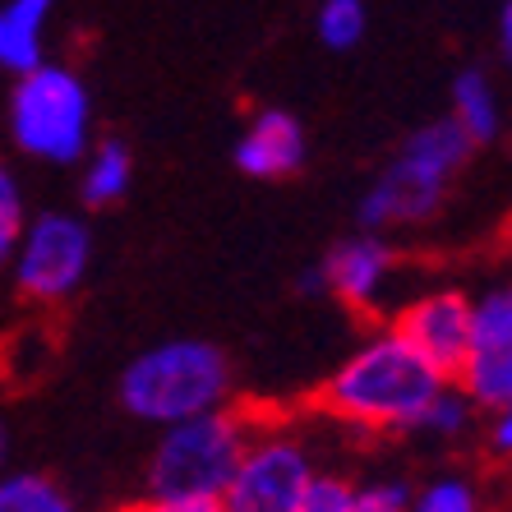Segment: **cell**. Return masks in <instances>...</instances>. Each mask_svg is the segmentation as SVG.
Masks as SVG:
<instances>
[{"instance_id": "cell-1", "label": "cell", "mask_w": 512, "mask_h": 512, "mask_svg": "<svg viewBox=\"0 0 512 512\" xmlns=\"http://www.w3.org/2000/svg\"><path fill=\"white\" fill-rule=\"evenodd\" d=\"M448 374H439L393 323H374L319 388V411L356 434H416L425 406Z\"/></svg>"}, {"instance_id": "cell-2", "label": "cell", "mask_w": 512, "mask_h": 512, "mask_svg": "<svg viewBox=\"0 0 512 512\" xmlns=\"http://www.w3.org/2000/svg\"><path fill=\"white\" fill-rule=\"evenodd\" d=\"M471 153H476L471 139L448 116L420 125L402 143V153L365 190V199L356 208L360 231L388 236V231H402V227H425L429 217L443 208V199H448V190L462 176Z\"/></svg>"}, {"instance_id": "cell-3", "label": "cell", "mask_w": 512, "mask_h": 512, "mask_svg": "<svg viewBox=\"0 0 512 512\" xmlns=\"http://www.w3.org/2000/svg\"><path fill=\"white\" fill-rule=\"evenodd\" d=\"M231 388H236L231 360L213 342L171 337V342H157L148 351H139L120 370L116 393H120V406L134 420L162 429V425H176V420L199 416V411H213V406H227Z\"/></svg>"}, {"instance_id": "cell-4", "label": "cell", "mask_w": 512, "mask_h": 512, "mask_svg": "<svg viewBox=\"0 0 512 512\" xmlns=\"http://www.w3.org/2000/svg\"><path fill=\"white\" fill-rule=\"evenodd\" d=\"M5 130L33 162L74 167L93 148V93L84 74L60 60H42L28 74H14Z\"/></svg>"}, {"instance_id": "cell-5", "label": "cell", "mask_w": 512, "mask_h": 512, "mask_svg": "<svg viewBox=\"0 0 512 512\" xmlns=\"http://www.w3.org/2000/svg\"><path fill=\"white\" fill-rule=\"evenodd\" d=\"M259 416L245 406H213L190 420L162 425L153 457H148V494H180V499H217L236 471Z\"/></svg>"}, {"instance_id": "cell-6", "label": "cell", "mask_w": 512, "mask_h": 512, "mask_svg": "<svg viewBox=\"0 0 512 512\" xmlns=\"http://www.w3.org/2000/svg\"><path fill=\"white\" fill-rule=\"evenodd\" d=\"M88 268H93V227L84 222V213L70 208L28 213L10 259L19 296L33 305H65L88 282Z\"/></svg>"}, {"instance_id": "cell-7", "label": "cell", "mask_w": 512, "mask_h": 512, "mask_svg": "<svg viewBox=\"0 0 512 512\" xmlns=\"http://www.w3.org/2000/svg\"><path fill=\"white\" fill-rule=\"evenodd\" d=\"M319 457L305 434L282 425H254L227 489L217 494L222 512H300V499L310 489Z\"/></svg>"}, {"instance_id": "cell-8", "label": "cell", "mask_w": 512, "mask_h": 512, "mask_svg": "<svg viewBox=\"0 0 512 512\" xmlns=\"http://www.w3.org/2000/svg\"><path fill=\"white\" fill-rule=\"evenodd\" d=\"M397 273H402V263H397V250L388 245V236L356 231V236L337 240L333 250L300 277V286L314 291V296L342 300L351 314L379 323L388 314V305H393Z\"/></svg>"}, {"instance_id": "cell-9", "label": "cell", "mask_w": 512, "mask_h": 512, "mask_svg": "<svg viewBox=\"0 0 512 512\" xmlns=\"http://www.w3.org/2000/svg\"><path fill=\"white\" fill-rule=\"evenodd\" d=\"M453 383L471 397L480 416L485 411H512V291L489 286L471 296V328H466L462 360Z\"/></svg>"}, {"instance_id": "cell-10", "label": "cell", "mask_w": 512, "mask_h": 512, "mask_svg": "<svg viewBox=\"0 0 512 512\" xmlns=\"http://www.w3.org/2000/svg\"><path fill=\"white\" fill-rule=\"evenodd\" d=\"M388 323L402 333V342L416 346L434 370L453 379L466 346V328H471V291H462V286H429L420 296H406Z\"/></svg>"}, {"instance_id": "cell-11", "label": "cell", "mask_w": 512, "mask_h": 512, "mask_svg": "<svg viewBox=\"0 0 512 512\" xmlns=\"http://www.w3.org/2000/svg\"><path fill=\"white\" fill-rule=\"evenodd\" d=\"M310 139L291 111L282 107H259L236 139V167L254 180H286L305 167Z\"/></svg>"}, {"instance_id": "cell-12", "label": "cell", "mask_w": 512, "mask_h": 512, "mask_svg": "<svg viewBox=\"0 0 512 512\" xmlns=\"http://www.w3.org/2000/svg\"><path fill=\"white\" fill-rule=\"evenodd\" d=\"M56 0H5L0 5V70L28 74L47 60V33Z\"/></svg>"}, {"instance_id": "cell-13", "label": "cell", "mask_w": 512, "mask_h": 512, "mask_svg": "<svg viewBox=\"0 0 512 512\" xmlns=\"http://www.w3.org/2000/svg\"><path fill=\"white\" fill-rule=\"evenodd\" d=\"M448 120L471 139V148H485L503 134V97L494 74H485L480 65H466L448 88Z\"/></svg>"}, {"instance_id": "cell-14", "label": "cell", "mask_w": 512, "mask_h": 512, "mask_svg": "<svg viewBox=\"0 0 512 512\" xmlns=\"http://www.w3.org/2000/svg\"><path fill=\"white\" fill-rule=\"evenodd\" d=\"M79 199L84 208H111L130 194L134 185V157L120 139H102L79 157Z\"/></svg>"}, {"instance_id": "cell-15", "label": "cell", "mask_w": 512, "mask_h": 512, "mask_svg": "<svg viewBox=\"0 0 512 512\" xmlns=\"http://www.w3.org/2000/svg\"><path fill=\"white\" fill-rule=\"evenodd\" d=\"M406 512H485V494L462 471H439L406 494Z\"/></svg>"}, {"instance_id": "cell-16", "label": "cell", "mask_w": 512, "mask_h": 512, "mask_svg": "<svg viewBox=\"0 0 512 512\" xmlns=\"http://www.w3.org/2000/svg\"><path fill=\"white\" fill-rule=\"evenodd\" d=\"M0 512H79V508L42 471H10V476H0Z\"/></svg>"}, {"instance_id": "cell-17", "label": "cell", "mask_w": 512, "mask_h": 512, "mask_svg": "<svg viewBox=\"0 0 512 512\" xmlns=\"http://www.w3.org/2000/svg\"><path fill=\"white\" fill-rule=\"evenodd\" d=\"M476 406H471V397L457 388L453 379L443 383L439 393H434V402L425 406V416H420V429L416 434H434V439H462V434H471L476 429Z\"/></svg>"}, {"instance_id": "cell-18", "label": "cell", "mask_w": 512, "mask_h": 512, "mask_svg": "<svg viewBox=\"0 0 512 512\" xmlns=\"http://www.w3.org/2000/svg\"><path fill=\"white\" fill-rule=\"evenodd\" d=\"M365 0H323L314 14V33L328 51H351L365 37Z\"/></svg>"}, {"instance_id": "cell-19", "label": "cell", "mask_w": 512, "mask_h": 512, "mask_svg": "<svg viewBox=\"0 0 512 512\" xmlns=\"http://www.w3.org/2000/svg\"><path fill=\"white\" fill-rule=\"evenodd\" d=\"M24 222H28L24 185H19V176L10 167H0V273L10 268L14 245L24 236Z\"/></svg>"}, {"instance_id": "cell-20", "label": "cell", "mask_w": 512, "mask_h": 512, "mask_svg": "<svg viewBox=\"0 0 512 512\" xmlns=\"http://www.w3.org/2000/svg\"><path fill=\"white\" fill-rule=\"evenodd\" d=\"M356 503V480L342 476V471H314L305 499H300V512H351Z\"/></svg>"}, {"instance_id": "cell-21", "label": "cell", "mask_w": 512, "mask_h": 512, "mask_svg": "<svg viewBox=\"0 0 512 512\" xmlns=\"http://www.w3.org/2000/svg\"><path fill=\"white\" fill-rule=\"evenodd\" d=\"M406 494H411L406 480H365L356 485L351 512H406Z\"/></svg>"}, {"instance_id": "cell-22", "label": "cell", "mask_w": 512, "mask_h": 512, "mask_svg": "<svg viewBox=\"0 0 512 512\" xmlns=\"http://www.w3.org/2000/svg\"><path fill=\"white\" fill-rule=\"evenodd\" d=\"M130 512H222L217 499H180V494H148L143 503H134Z\"/></svg>"}, {"instance_id": "cell-23", "label": "cell", "mask_w": 512, "mask_h": 512, "mask_svg": "<svg viewBox=\"0 0 512 512\" xmlns=\"http://www.w3.org/2000/svg\"><path fill=\"white\" fill-rule=\"evenodd\" d=\"M485 453L489 457L512 453V411H485Z\"/></svg>"}, {"instance_id": "cell-24", "label": "cell", "mask_w": 512, "mask_h": 512, "mask_svg": "<svg viewBox=\"0 0 512 512\" xmlns=\"http://www.w3.org/2000/svg\"><path fill=\"white\" fill-rule=\"evenodd\" d=\"M494 47L503 60L512 56V0H499V10H494Z\"/></svg>"}, {"instance_id": "cell-25", "label": "cell", "mask_w": 512, "mask_h": 512, "mask_svg": "<svg viewBox=\"0 0 512 512\" xmlns=\"http://www.w3.org/2000/svg\"><path fill=\"white\" fill-rule=\"evenodd\" d=\"M5 448H10V439H5V429H0V462H5Z\"/></svg>"}]
</instances>
